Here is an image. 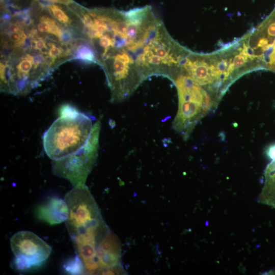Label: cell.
I'll use <instances>...</instances> for the list:
<instances>
[{"mask_svg": "<svg viewBox=\"0 0 275 275\" xmlns=\"http://www.w3.org/2000/svg\"><path fill=\"white\" fill-rule=\"evenodd\" d=\"M6 1V0H3V1ZM11 1H12L11 3L5 4V6H4L5 9L7 8L6 9L7 10H9L11 9H13L14 10L13 11L18 10L19 8H18V3H19L20 1H22V0H7L5 2H3V3L9 2Z\"/></svg>", "mask_w": 275, "mask_h": 275, "instance_id": "obj_15", "label": "cell"}, {"mask_svg": "<svg viewBox=\"0 0 275 275\" xmlns=\"http://www.w3.org/2000/svg\"><path fill=\"white\" fill-rule=\"evenodd\" d=\"M15 267L25 271L41 265L49 257L51 248L35 233L22 231L10 238Z\"/></svg>", "mask_w": 275, "mask_h": 275, "instance_id": "obj_6", "label": "cell"}, {"mask_svg": "<svg viewBox=\"0 0 275 275\" xmlns=\"http://www.w3.org/2000/svg\"><path fill=\"white\" fill-rule=\"evenodd\" d=\"M60 115L43 135L44 151L52 160L64 157L81 148L89 140L93 127L90 117L69 104L61 107Z\"/></svg>", "mask_w": 275, "mask_h": 275, "instance_id": "obj_2", "label": "cell"}, {"mask_svg": "<svg viewBox=\"0 0 275 275\" xmlns=\"http://www.w3.org/2000/svg\"><path fill=\"white\" fill-rule=\"evenodd\" d=\"M170 79L177 88L179 98L173 128L186 140L198 122L215 109L218 103L205 89L180 69Z\"/></svg>", "mask_w": 275, "mask_h": 275, "instance_id": "obj_3", "label": "cell"}, {"mask_svg": "<svg viewBox=\"0 0 275 275\" xmlns=\"http://www.w3.org/2000/svg\"><path fill=\"white\" fill-rule=\"evenodd\" d=\"M273 45V47L270 49L272 51L268 57L269 59L266 62L265 68L275 72V42Z\"/></svg>", "mask_w": 275, "mask_h": 275, "instance_id": "obj_14", "label": "cell"}, {"mask_svg": "<svg viewBox=\"0 0 275 275\" xmlns=\"http://www.w3.org/2000/svg\"><path fill=\"white\" fill-rule=\"evenodd\" d=\"M109 231L104 222L92 226L72 238L77 255L81 259L86 274H98L99 267L97 258L98 245Z\"/></svg>", "mask_w": 275, "mask_h": 275, "instance_id": "obj_7", "label": "cell"}, {"mask_svg": "<svg viewBox=\"0 0 275 275\" xmlns=\"http://www.w3.org/2000/svg\"><path fill=\"white\" fill-rule=\"evenodd\" d=\"M100 126V121L94 124L87 142L78 151L60 159L52 160V173L67 179L74 186L85 184L97 159Z\"/></svg>", "mask_w": 275, "mask_h": 275, "instance_id": "obj_4", "label": "cell"}, {"mask_svg": "<svg viewBox=\"0 0 275 275\" xmlns=\"http://www.w3.org/2000/svg\"><path fill=\"white\" fill-rule=\"evenodd\" d=\"M39 5L47 9L49 14L60 24L67 27L71 25L72 20L70 15L63 6L58 3H49L46 5Z\"/></svg>", "mask_w": 275, "mask_h": 275, "instance_id": "obj_10", "label": "cell"}, {"mask_svg": "<svg viewBox=\"0 0 275 275\" xmlns=\"http://www.w3.org/2000/svg\"><path fill=\"white\" fill-rule=\"evenodd\" d=\"M121 244L118 237L110 230L99 242L97 258L99 267L98 274L106 269L121 265Z\"/></svg>", "mask_w": 275, "mask_h": 275, "instance_id": "obj_8", "label": "cell"}, {"mask_svg": "<svg viewBox=\"0 0 275 275\" xmlns=\"http://www.w3.org/2000/svg\"><path fill=\"white\" fill-rule=\"evenodd\" d=\"M73 58L86 64H97V58L94 49L88 42L80 43L75 47Z\"/></svg>", "mask_w": 275, "mask_h": 275, "instance_id": "obj_11", "label": "cell"}, {"mask_svg": "<svg viewBox=\"0 0 275 275\" xmlns=\"http://www.w3.org/2000/svg\"><path fill=\"white\" fill-rule=\"evenodd\" d=\"M22 29V25L18 22H9L6 26L5 31H4L5 35H9L20 31Z\"/></svg>", "mask_w": 275, "mask_h": 275, "instance_id": "obj_13", "label": "cell"}, {"mask_svg": "<svg viewBox=\"0 0 275 275\" xmlns=\"http://www.w3.org/2000/svg\"><path fill=\"white\" fill-rule=\"evenodd\" d=\"M68 210L66 225L73 238L89 228L104 222L93 196L85 184L74 186L65 196Z\"/></svg>", "mask_w": 275, "mask_h": 275, "instance_id": "obj_5", "label": "cell"}, {"mask_svg": "<svg viewBox=\"0 0 275 275\" xmlns=\"http://www.w3.org/2000/svg\"><path fill=\"white\" fill-rule=\"evenodd\" d=\"M37 218L49 225L60 224L66 221L68 210L65 200L53 197L39 205L35 210Z\"/></svg>", "mask_w": 275, "mask_h": 275, "instance_id": "obj_9", "label": "cell"}, {"mask_svg": "<svg viewBox=\"0 0 275 275\" xmlns=\"http://www.w3.org/2000/svg\"><path fill=\"white\" fill-rule=\"evenodd\" d=\"M96 29L106 39L97 58L107 83L127 87L152 75L160 35L166 27L150 6L127 11L97 8Z\"/></svg>", "mask_w": 275, "mask_h": 275, "instance_id": "obj_1", "label": "cell"}, {"mask_svg": "<svg viewBox=\"0 0 275 275\" xmlns=\"http://www.w3.org/2000/svg\"><path fill=\"white\" fill-rule=\"evenodd\" d=\"M37 2H42L45 3H58L60 4H64L69 6L71 4L73 3L74 1L73 0H36Z\"/></svg>", "mask_w": 275, "mask_h": 275, "instance_id": "obj_16", "label": "cell"}, {"mask_svg": "<svg viewBox=\"0 0 275 275\" xmlns=\"http://www.w3.org/2000/svg\"><path fill=\"white\" fill-rule=\"evenodd\" d=\"M63 267L67 272L71 274H83L86 273L83 262L77 255L67 261Z\"/></svg>", "mask_w": 275, "mask_h": 275, "instance_id": "obj_12", "label": "cell"}, {"mask_svg": "<svg viewBox=\"0 0 275 275\" xmlns=\"http://www.w3.org/2000/svg\"><path fill=\"white\" fill-rule=\"evenodd\" d=\"M268 157L271 159V161L275 160V144L268 147L266 151Z\"/></svg>", "mask_w": 275, "mask_h": 275, "instance_id": "obj_17", "label": "cell"}]
</instances>
